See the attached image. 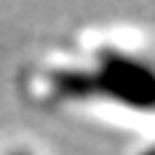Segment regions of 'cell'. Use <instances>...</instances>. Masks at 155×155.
Wrapping results in <instances>:
<instances>
[{
	"instance_id": "cell-1",
	"label": "cell",
	"mask_w": 155,
	"mask_h": 155,
	"mask_svg": "<svg viewBox=\"0 0 155 155\" xmlns=\"http://www.w3.org/2000/svg\"><path fill=\"white\" fill-rule=\"evenodd\" d=\"M153 155H155V153H153Z\"/></svg>"
}]
</instances>
